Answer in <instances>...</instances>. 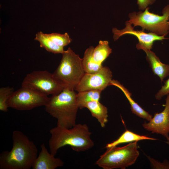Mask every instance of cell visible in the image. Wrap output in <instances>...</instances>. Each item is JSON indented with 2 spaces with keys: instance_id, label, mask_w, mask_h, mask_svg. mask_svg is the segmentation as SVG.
<instances>
[{
  "instance_id": "obj_24",
  "label": "cell",
  "mask_w": 169,
  "mask_h": 169,
  "mask_svg": "<svg viewBox=\"0 0 169 169\" xmlns=\"http://www.w3.org/2000/svg\"><path fill=\"white\" fill-rule=\"evenodd\" d=\"M169 94V78L165 81L164 85L156 94L155 98L156 100H160L164 96Z\"/></svg>"
},
{
  "instance_id": "obj_9",
  "label": "cell",
  "mask_w": 169,
  "mask_h": 169,
  "mask_svg": "<svg viewBox=\"0 0 169 169\" xmlns=\"http://www.w3.org/2000/svg\"><path fill=\"white\" fill-rule=\"evenodd\" d=\"M112 72L105 66L93 73H85L74 90L78 92L91 90H103L110 85L112 80Z\"/></svg>"
},
{
  "instance_id": "obj_1",
  "label": "cell",
  "mask_w": 169,
  "mask_h": 169,
  "mask_svg": "<svg viewBox=\"0 0 169 169\" xmlns=\"http://www.w3.org/2000/svg\"><path fill=\"white\" fill-rule=\"evenodd\" d=\"M12 139L11 150L3 151L0 154V169H30L38 156L35 145L18 130L13 132Z\"/></svg>"
},
{
  "instance_id": "obj_4",
  "label": "cell",
  "mask_w": 169,
  "mask_h": 169,
  "mask_svg": "<svg viewBox=\"0 0 169 169\" xmlns=\"http://www.w3.org/2000/svg\"><path fill=\"white\" fill-rule=\"evenodd\" d=\"M137 141L121 147L106 148L95 164L103 169H125L135 163L139 155Z\"/></svg>"
},
{
  "instance_id": "obj_16",
  "label": "cell",
  "mask_w": 169,
  "mask_h": 169,
  "mask_svg": "<svg viewBox=\"0 0 169 169\" xmlns=\"http://www.w3.org/2000/svg\"><path fill=\"white\" fill-rule=\"evenodd\" d=\"M157 139L146 136L136 134L128 130H125L116 140L107 144L105 148L116 146L119 144L143 140H156Z\"/></svg>"
},
{
  "instance_id": "obj_23",
  "label": "cell",
  "mask_w": 169,
  "mask_h": 169,
  "mask_svg": "<svg viewBox=\"0 0 169 169\" xmlns=\"http://www.w3.org/2000/svg\"><path fill=\"white\" fill-rule=\"evenodd\" d=\"M149 161L152 169H169V161L166 159H165L163 162H160L151 157L146 156Z\"/></svg>"
},
{
  "instance_id": "obj_25",
  "label": "cell",
  "mask_w": 169,
  "mask_h": 169,
  "mask_svg": "<svg viewBox=\"0 0 169 169\" xmlns=\"http://www.w3.org/2000/svg\"><path fill=\"white\" fill-rule=\"evenodd\" d=\"M156 0H137V3L139 9L144 10L147 8L149 5L152 4Z\"/></svg>"
},
{
  "instance_id": "obj_13",
  "label": "cell",
  "mask_w": 169,
  "mask_h": 169,
  "mask_svg": "<svg viewBox=\"0 0 169 169\" xmlns=\"http://www.w3.org/2000/svg\"><path fill=\"white\" fill-rule=\"evenodd\" d=\"M146 53V58L152 70L155 75H157L162 82L169 75V65L161 62L155 54L151 49H142Z\"/></svg>"
},
{
  "instance_id": "obj_8",
  "label": "cell",
  "mask_w": 169,
  "mask_h": 169,
  "mask_svg": "<svg viewBox=\"0 0 169 169\" xmlns=\"http://www.w3.org/2000/svg\"><path fill=\"white\" fill-rule=\"evenodd\" d=\"M49 97L29 88L22 86L14 91L7 104L8 107L20 110H29L35 107L45 106Z\"/></svg>"
},
{
  "instance_id": "obj_22",
  "label": "cell",
  "mask_w": 169,
  "mask_h": 169,
  "mask_svg": "<svg viewBox=\"0 0 169 169\" xmlns=\"http://www.w3.org/2000/svg\"><path fill=\"white\" fill-rule=\"evenodd\" d=\"M13 87L9 86L2 87L0 88V110L4 112L8 111L7 102L13 91Z\"/></svg>"
},
{
  "instance_id": "obj_14",
  "label": "cell",
  "mask_w": 169,
  "mask_h": 169,
  "mask_svg": "<svg viewBox=\"0 0 169 169\" xmlns=\"http://www.w3.org/2000/svg\"><path fill=\"white\" fill-rule=\"evenodd\" d=\"M111 85L116 86L123 92L129 101L133 113L148 121L151 120L152 115L143 109L132 99L131 93L119 82L117 80H112L110 84Z\"/></svg>"
},
{
  "instance_id": "obj_21",
  "label": "cell",
  "mask_w": 169,
  "mask_h": 169,
  "mask_svg": "<svg viewBox=\"0 0 169 169\" xmlns=\"http://www.w3.org/2000/svg\"><path fill=\"white\" fill-rule=\"evenodd\" d=\"M46 34L54 44L63 48L70 43L72 41V39L69 37L67 33L64 34L52 33Z\"/></svg>"
},
{
  "instance_id": "obj_10",
  "label": "cell",
  "mask_w": 169,
  "mask_h": 169,
  "mask_svg": "<svg viewBox=\"0 0 169 169\" xmlns=\"http://www.w3.org/2000/svg\"><path fill=\"white\" fill-rule=\"evenodd\" d=\"M125 28L121 30H118L115 28H113L112 31L114 41L124 35L131 34L136 36L138 40L139 43L136 45L137 49L145 48L151 49L155 41L162 40L166 38L165 36L158 35L152 32L146 33L142 30H135L134 27L132 26L131 24L128 21L125 22Z\"/></svg>"
},
{
  "instance_id": "obj_3",
  "label": "cell",
  "mask_w": 169,
  "mask_h": 169,
  "mask_svg": "<svg viewBox=\"0 0 169 169\" xmlns=\"http://www.w3.org/2000/svg\"><path fill=\"white\" fill-rule=\"evenodd\" d=\"M74 90L65 88L59 94L49 97L45 111L57 119V125L70 128L76 124L79 108Z\"/></svg>"
},
{
  "instance_id": "obj_17",
  "label": "cell",
  "mask_w": 169,
  "mask_h": 169,
  "mask_svg": "<svg viewBox=\"0 0 169 169\" xmlns=\"http://www.w3.org/2000/svg\"><path fill=\"white\" fill-rule=\"evenodd\" d=\"M112 53V49L107 41L100 40L99 44L93 50L92 58L96 63L102 64L103 62Z\"/></svg>"
},
{
  "instance_id": "obj_7",
  "label": "cell",
  "mask_w": 169,
  "mask_h": 169,
  "mask_svg": "<svg viewBox=\"0 0 169 169\" xmlns=\"http://www.w3.org/2000/svg\"><path fill=\"white\" fill-rule=\"evenodd\" d=\"M21 86L47 96L58 94L65 88L53 73L46 70L34 71L27 74Z\"/></svg>"
},
{
  "instance_id": "obj_11",
  "label": "cell",
  "mask_w": 169,
  "mask_h": 169,
  "mask_svg": "<svg viewBox=\"0 0 169 169\" xmlns=\"http://www.w3.org/2000/svg\"><path fill=\"white\" fill-rule=\"evenodd\" d=\"M142 125L146 131L163 136L169 143V94L167 95L164 110L155 113L151 120L148 122L145 121Z\"/></svg>"
},
{
  "instance_id": "obj_2",
  "label": "cell",
  "mask_w": 169,
  "mask_h": 169,
  "mask_svg": "<svg viewBox=\"0 0 169 169\" xmlns=\"http://www.w3.org/2000/svg\"><path fill=\"white\" fill-rule=\"evenodd\" d=\"M49 133L50 152L54 156L59 148L66 146H70L77 152L87 151L94 146L90 137L92 133L85 124H76L70 128L57 125L51 129Z\"/></svg>"
},
{
  "instance_id": "obj_19",
  "label": "cell",
  "mask_w": 169,
  "mask_h": 169,
  "mask_svg": "<svg viewBox=\"0 0 169 169\" xmlns=\"http://www.w3.org/2000/svg\"><path fill=\"white\" fill-rule=\"evenodd\" d=\"M94 47L90 46L85 51L82 62L84 69L86 73H93L96 72L103 67L102 64L95 62L92 58V54Z\"/></svg>"
},
{
  "instance_id": "obj_20",
  "label": "cell",
  "mask_w": 169,
  "mask_h": 169,
  "mask_svg": "<svg viewBox=\"0 0 169 169\" xmlns=\"http://www.w3.org/2000/svg\"><path fill=\"white\" fill-rule=\"evenodd\" d=\"M102 90H91L78 92L76 94V100L80 109L84 108L88 102L93 101H99Z\"/></svg>"
},
{
  "instance_id": "obj_18",
  "label": "cell",
  "mask_w": 169,
  "mask_h": 169,
  "mask_svg": "<svg viewBox=\"0 0 169 169\" xmlns=\"http://www.w3.org/2000/svg\"><path fill=\"white\" fill-rule=\"evenodd\" d=\"M34 40L38 41L40 47L44 48L49 52L56 54H63L64 50V48L61 47L54 44L42 31L38 32L35 35Z\"/></svg>"
},
{
  "instance_id": "obj_15",
  "label": "cell",
  "mask_w": 169,
  "mask_h": 169,
  "mask_svg": "<svg viewBox=\"0 0 169 169\" xmlns=\"http://www.w3.org/2000/svg\"><path fill=\"white\" fill-rule=\"evenodd\" d=\"M84 108L89 110L91 115L97 120L101 127H105L108 121V109L106 106L99 101H93L87 103Z\"/></svg>"
},
{
  "instance_id": "obj_5",
  "label": "cell",
  "mask_w": 169,
  "mask_h": 169,
  "mask_svg": "<svg viewBox=\"0 0 169 169\" xmlns=\"http://www.w3.org/2000/svg\"><path fill=\"white\" fill-rule=\"evenodd\" d=\"M62 54L60 63L53 74L65 88L74 90L85 73L82 59L70 48Z\"/></svg>"
},
{
  "instance_id": "obj_6",
  "label": "cell",
  "mask_w": 169,
  "mask_h": 169,
  "mask_svg": "<svg viewBox=\"0 0 169 169\" xmlns=\"http://www.w3.org/2000/svg\"><path fill=\"white\" fill-rule=\"evenodd\" d=\"M147 8L144 12L130 13L128 21L133 27L140 26L143 31L146 29L160 36H165L169 32V5L164 7L162 15H159L150 12Z\"/></svg>"
},
{
  "instance_id": "obj_26",
  "label": "cell",
  "mask_w": 169,
  "mask_h": 169,
  "mask_svg": "<svg viewBox=\"0 0 169 169\" xmlns=\"http://www.w3.org/2000/svg\"><path fill=\"white\" fill-rule=\"evenodd\" d=\"M168 23L169 24V19H168Z\"/></svg>"
},
{
  "instance_id": "obj_12",
  "label": "cell",
  "mask_w": 169,
  "mask_h": 169,
  "mask_svg": "<svg viewBox=\"0 0 169 169\" xmlns=\"http://www.w3.org/2000/svg\"><path fill=\"white\" fill-rule=\"evenodd\" d=\"M40 147L41 151L32 165L33 169H55L64 165L61 159L55 157L48 152L44 143Z\"/></svg>"
}]
</instances>
